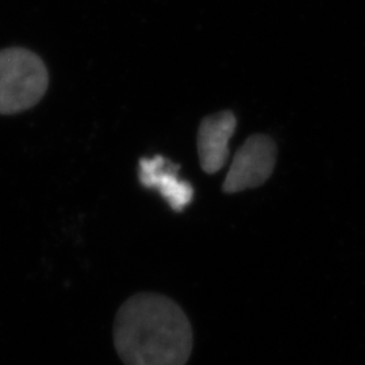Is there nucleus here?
Returning <instances> with one entry per match:
<instances>
[{
	"mask_svg": "<svg viewBox=\"0 0 365 365\" xmlns=\"http://www.w3.org/2000/svg\"><path fill=\"white\" fill-rule=\"evenodd\" d=\"M237 119L232 111H221L205 118L197 131L200 167L212 175L222 170L229 157V141L235 134Z\"/></svg>",
	"mask_w": 365,
	"mask_h": 365,
	"instance_id": "nucleus-5",
	"label": "nucleus"
},
{
	"mask_svg": "<svg viewBox=\"0 0 365 365\" xmlns=\"http://www.w3.org/2000/svg\"><path fill=\"white\" fill-rule=\"evenodd\" d=\"M114 346L125 365H187L194 348L191 322L165 295L140 292L118 309Z\"/></svg>",
	"mask_w": 365,
	"mask_h": 365,
	"instance_id": "nucleus-1",
	"label": "nucleus"
},
{
	"mask_svg": "<svg viewBox=\"0 0 365 365\" xmlns=\"http://www.w3.org/2000/svg\"><path fill=\"white\" fill-rule=\"evenodd\" d=\"M48 86V69L36 53L24 48L0 51V114H16L34 107Z\"/></svg>",
	"mask_w": 365,
	"mask_h": 365,
	"instance_id": "nucleus-2",
	"label": "nucleus"
},
{
	"mask_svg": "<svg viewBox=\"0 0 365 365\" xmlns=\"http://www.w3.org/2000/svg\"><path fill=\"white\" fill-rule=\"evenodd\" d=\"M179 170L178 164L167 161L163 156H155L143 158L138 172L141 184L146 188L157 190L176 212H182L194 199L192 185L179 179Z\"/></svg>",
	"mask_w": 365,
	"mask_h": 365,
	"instance_id": "nucleus-4",
	"label": "nucleus"
},
{
	"mask_svg": "<svg viewBox=\"0 0 365 365\" xmlns=\"http://www.w3.org/2000/svg\"><path fill=\"white\" fill-rule=\"evenodd\" d=\"M276 164V145L268 135L249 137L235 153L232 167L223 182L226 194L260 187L267 182Z\"/></svg>",
	"mask_w": 365,
	"mask_h": 365,
	"instance_id": "nucleus-3",
	"label": "nucleus"
}]
</instances>
